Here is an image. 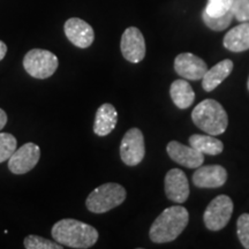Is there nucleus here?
Returning <instances> with one entry per match:
<instances>
[{
    "mask_svg": "<svg viewBox=\"0 0 249 249\" xmlns=\"http://www.w3.org/2000/svg\"><path fill=\"white\" fill-rule=\"evenodd\" d=\"M51 234L58 244L77 249L92 247L98 240V231L95 227L73 218H66L55 223Z\"/></svg>",
    "mask_w": 249,
    "mask_h": 249,
    "instance_id": "f257e3e1",
    "label": "nucleus"
},
{
    "mask_svg": "<svg viewBox=\"0 0 249 249\" xmlns=\"http://www.w3.org/2000/svg\"><path fill=\"white\" fill-rule=\"evenodd\" d=\"M189 222V213L181 205L166 208L152 223L149 231L150 240L155 244H165L176 240Z\"/></svg>",
    "mask_w": 249,
    "mask_h": 249,
    "instance_id": "f03ea898",
    "label": "nucleus"
},
{
    "mask_svg": "<svg viewBox=\"0 0 249 249\" xmlns=\"http://www.w3.org/2000/svg\"><path fill=\"white\" fill-rule=\"evenodd\" d=\"M192 120L204 133L216 136L225 132L229 117L222 104L214 99H204L192 112Z\"/></svg>",
    "mask_w": 249,
    "mask_h": 249,
    "instance_id": "7ed1b4c3",
    "label": "nucleus"
},
{
    "mask_svg": "<svg viewBox=\"0 0 249 249\" xmlns=\"http://www.w3.org/2000/svg\"><path fill=\"white\" fill-rule=\"evenodd\" d=\"M126 189L119 183H104L90 193L86 205L92 213H104L119 207L126 200Z\"/></svg>",
    "mask_w": 249,
    "mask_h": 249,
    "instance_id": "20e7f679",
    "label": "nucleus"
},
{
    "mask_svg": "<svg viewBox=\"0 0 249 249\" xmlns=\"http://www.w3.org/2000/svg\"><path fill=\"white\" fill-rule=\"evenodd\" d=\"M58 57L51 51L33 49L23 58V67L30 76L38 80L49 79L57 71Z\"/></svg>",
    "mask_w": 249,
    "mask_h": 249,
    "instance_id": "39448f33",
    "label": "nucleus"
},
{
    "mask_svg": "<svg viewBox=\"0 0 249 249\" xmlns=\"http://www.w3.org/2000/svg\"><path fill=\"white\" fill-rule=\"evenodd\" d=\"M233 213V202L227 195H219L208 204L203 220L210 231H219L230 222Z\"/></svg>",
    "mask_w": 249,
    "mask_h": 249,
    "instance_id": "423d86ee",
    "label": "nucleus"
},
{
    "mask_svg": "<svg viewBox=\"0 0 249 249\" xmlns=\"http://www.w3.org/2000/svg\"><path fill=\"white\" fill-rule=\"evenodd\" d=\"M145 156V143L143 133L139 128H130L124 134L120 144L121 160L128 166H136Z\"/></svg>",
    "mask_w": 249,
    "mask_h": 249,
    "instance_id": "0eeeda50",
    "label": "nucleus"
},
{
    "mask_svg": "<svg viewBox=\"0 0 249 249\" xmlns=\"http://www.w3.org/2000/svg\"><path fill=\"white\" fill-rule=\"evenodd\" d=\"M40 149L33 142H28L14 151L8 160V170L14 174L30 172L38 163Z\"/></svg>",
    "mask_w": 249,
    "mask_h": 249,
    "instance_id": "6e6552de",
    "label": "nucleus"
},
{
    "mask_svg": "<svg viewBox=\"0 0 249 249\" xmlns=\"http://www.w3.org/2000/svg\"><path fill=\"white\" fill-rule=\"evenodd\" d=\"M121 53L127 61L139 64L145 57V40L136 27H129L124 31L120 42Z\"/></svg>",
    "mask_w": 249,
    "mask_h": 249,
    "instance_id": "1a4fd4ad",
    "label": "nucleus"
},
{
    "mask_svg": "<svg viewBox=\"0 0 249 249\" xmlns=\"http://www.w3.org/2000/svg\"><path fill=\"white\" fill-rule=\"evenodd\" d=\"M65 35L76 48L87 49L93 43L95 33L92 27L79 18H71L65 22Z\"/></svg>",
    "mask_w": 249,
    "mask_h": 249,
    "instance_id": "9d476101",
    "label": "nucleus"
},
{
    "mask_svg": "<svg viewBox=\"0 0 249 249\" xmlns=\"http://www.w3.org/2000/svg\"><path fill=\"white\" fill-rule=\"evenodd\" d=\"M165 194L176 203H185L189 196V183L183 171L172 169L166 173L164 180Z\"/></svg>",
    "mask_w": 249,
    "mask_h": 249,
    "instance_id": "9b49d317",
    "label": "nucleus"
},
{
    "mask_svg": "<svg viewBox=\"0 0 249 249\" xmlns=\"http://www.w3.org/2000/svg\"><path fill=\"white\" fill-rule=\"evenodd\" d=\"M174 70L183 79L197 81L203 79L208 66L200 57L186 52L174 59Z\"/></svg>",
    "mask_w": 249,
    "mask_h": 249,
    "instance_id": "f8f14e48",
    "label": "nucleus"
},
{
    "mask_svg": "<svg viewBox=\"0 0 249 249\" xmlns=\"http://www.w3.org/2000/svg\"><path fill=\"white\" fill-rule=\"evenodd\" d=\"M170 158L188 169H197L203 165L204 155L193 147H187L178 141H171L166 147Z\"/></svg>",
    "mask_w": 249,
    "mask_h": 249,
    "instance_id": "ddd939ff",
    "label": "nucleus"
},
{
    "mask_svg": "<svg viewBox=\"0 0 249 249\" xmlns=\"http://www.w3.org/2000/svg\"><path fill=\"white\" fill-rule=\"evenodd\" d=\"M227 180V171L220 165H207L197 167L193 174V182L198 188H218Z\"/></svg>",
    "mask_w": 249,
    "mask_h": 249,
    "instance_id": "4468645a",
    "label": "nucleus"
},
{
    "mask_svg": "<svg viewBox=\"0 0 249 249\" xmlns=\"http://www.w3.org/2000/svg\"><path fill=\"white\" fill-rule=\"evenodd\" d=\"M118 112L112 104L105 103L98 107L93 123V132L98 136H107L116 128Z\"/></svg>",
    "mask_w": 249,
    "mask_h": 249,
    "instance_id": "2eb2a0df",
    "label": "nucleus"
},
{
    "mask_svg": "<svg viewBox=\"0 0 249 249\" xmlns=\"http://www.w3.org/2000/svg\"><path fill=\"white\" fill-rule=\"evenodd\" d=\"M223 44L232 52H244L249 49V21L232 28L224 36Z\"/></svg>",
    "mask_w": 249,
    "mask_h": 249,
    "instance_id": "dca6fc26",
    "label": "nucleus"
},
{
    "mask_svg": "<svg viewBox=\"0 0 249 249\" xmlns=\"http://www.w3.org/2000/svg\"><path fill=\"white\" fill-rule=\"evenodd\" d=\"M233 62L230 59H225L214 65L213 68H208L202 79V87L205 91H213L217 88L230 74L232 73Z\"/></svg>",
    "mask_w": 249,
    "mask_h": 249,
    "instance_id": "f3484780",
    "label": "nucleus"
},
{
    "mask_svg": "<svg viewBox=\"0 0 249 249\" xmlns=\"http://www.w3.org/2000/svg\"><path fill=\"white\" fill-rule=\"evenodd\" d=\"M170 95L177 107L188 108L195 99V92L186 80H176L170 87Z\"/></svg>",
    "mask_w": 249,
    "mask_h": 249,
    "instance_id": "a211bd4d",
    "label": "nucleus"
},
{
    "mask_svg": "<svg viewBox=\"0 0 249 249\" xmlns=\"http://www.w3.org/2000/svg\"><path fill=\"white\" fill-rule=\"evenodd\" d=\"M189 145L202 152L203 155H219L224 150L222 141L213 135H198L194 134L189 138Z\"/></svg>",
    "mask_w": 249,
    "mask_h": 249,
    "instance_id": "6ab92c4d",
    "label": "nucleus"
},
{
    "mask_svg": "<svg viewBox=\"0 0 249 249\" xmlns=\"http://www.w3.org/2000/svg\"><path fill=\"white\" fill-rule=\"evenodd\" d=\"M233 18H234V15H233L232 9L227 12L226 14H224L222 17H218V18L210 17L209 14H207V12L205 11L202 12V18H203L204 24L213 31L225 30L226 28L232 23Z\"/></svg>",
    "mask_w": 249,
    "mask_h": 249,
    "instance_id": "aec40b11",
    "label": "nucleus"
},
{
    "mask_svg": "<svg viewBox=\"0 0 249 249\" xmlns=\"http://www.w3.org/2000/svg\"><path fill=\"white\" fill-rule=\"evenodd\" d=\"M18 148V141L9 133H0V163L8 160Z\"/></svg>",
    "mask_w": 249,
    "mask_h": 249,
    "instance_id": "412c9836",
    "label": "nucleus"
},
{
    "mask_svg": "<svg viewBox=\"0 0 249 249\" xmlns=\"http://www.w3.org/2000/svg\"><path fill=\"white\" fill-rule=\"evenodd\" d=\"M24 248L27 249H61L64 246L57 241H51L49 239L42 238L39 235H28L23 241Z\"/></svg>",
    "mask_w": 249,
    "mask_h": 249,
    "instance_id": "4be33fe9",
    "label": "nucleus"
},
{
    "mask_svg": "<svg viewBox=\"0 0 249 249\" xmlns=\"http://www.w3.org/2000/svg\"><path fill=\"white\" fill-rule=\"evenodd\" d=\"M234 0H208L204 11L210 17L218 18L231 11Z\"/></svg>",
    "mask_w": 249,
    "mask_h": 249,
    "instance_id": "5701e85b",
    "label": "nucleus"
},
{
    "mask_svg": "<svg viewBox=\"0 0 249 249\" xmlns=\"http://www.w3.org/2000/svg\"><path fill=\"white\" fill-rule=\"evenodd\" d=\"M236 233L241 245L249 249V213H242L236 220Z\"/></svg>",
    "mask_w": 249,
    "mask_h": 249,
    "instance_id": "b1692460",
    "label": "nucleus"
},
{
    "mask_svg": "<svg viewBox=\"0 0 249 249\" xmlns=\"http://www.w3.org/2000/svg\"><path fill=\"white\" fill-rule=\"evenodd\" d=\"M232 12L239 22H247L249 21V0H234Z\"/></svg>",
    "mask_w": 249,
    "mask_h": 249,
    "instance_id": "393cba45",
    "label": "nucleus"
},
{
    "mask_svg": "<svg viewBox=\"0 0 249 249\" xmlns=\"http://www.w3.org/2000/svg\"><path fill=\"white\" fill-rule=\"evenodd\" d=\"M6 124H7V114L2 108H0V130L4 128Z\"/></svg>",
    "mask_w": 249,
    "mask_h": 249,
    "instance_id": "a878e982",
    "label": "nucleus"
},
{
    "mask_svg": "<svg viewBox=\"0 0 249 249\" xmlns=\"http://www.w3.org/2000/svg\"><path fill=\"white\" fill-rule=\"evenodd\" d=\"M6 53H7V45L2 40H0V61L5 58Z\"/></svg>",
    "mask_w": 249,
    "mask_h": 249,
    "instance_id": "bb28decb",
    "label": "nucleus"
},
{
    "mask_svg": "<svg viewBox=\"0 0 249 249\" xmlns=\"http://www.w3.org/2000/svg\"><path fill=\"white\" fill-rule=\"evenodd\" d=\"M247 87H248V90H249V77H248V82H247Z\"/></svg>",
    "mask_w": 249,
    "mask_h": 249,
    "instance_id": "cd10ccee",
    "label": "nucleus"
}]
</instances>
